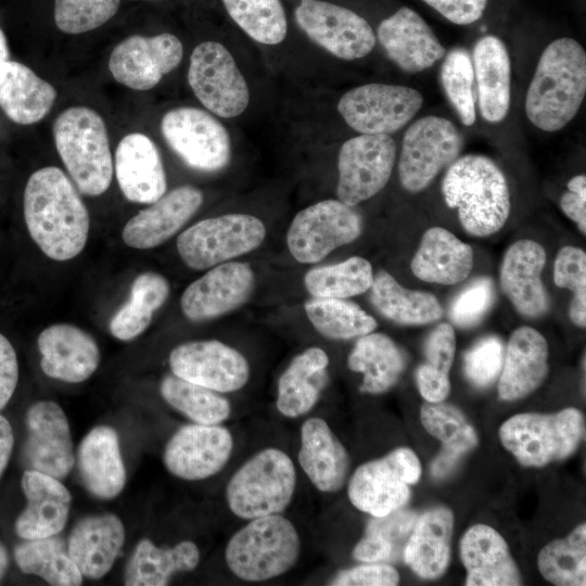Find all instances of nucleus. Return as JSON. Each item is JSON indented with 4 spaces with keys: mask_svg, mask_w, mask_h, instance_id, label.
I'll list each match as a JSON object with an SVG mask.
<instances>
[{
    "mask_svg": "<svg viewBox=\"0 0 586 586\" xmlns=\"http://www.w3.org/2000/svg\"><path fill=\"white\" fill-rule=\"evenodd\" d=\"M23 208L28 233L46 256L64 262L82 252L89 235V213L60 168L48 166L30 175Z\"/></svg>",
    "mask_w": 586,
    "mask_h": 586,
    "instance_id": "obj_1",
    "label": "nucleus"
},
{
    "mask_svg": "<svg viewBox=\"0 0 586 586\" xmlns=\"http://www.w3.org/2000/svg\"><path fill=\"white\" fill-rule=\"evenodd\" d=\"M586 93V52L562 37L543 51L525 97V113L538 129L555 132L577 114Z\"/></svg>",
    "mask_w": 586,
    "mask_h": 586,
    "instance_id": "obj_2",
    "label": "nucleus"
},
{
    "mask_svg": "<svg viewBox=\"0 0 586 586\" xmlns=\"http://www.w3.org/2000/svg\"><path fill=\"white\" fill-rule=\"evenodd\" d=\"M446 204L456 208L463 229L475 237L500 230L510 214L506 177L497 164L480 154L458 157L442 181Z\"/></svg>",
    "mask_w": 586,
    "mask_h": 586,
    "instance_id": "obj_3",
    "label": "nucleus"
},
{
    "mask_svg": "<svg viewBox=\"0 0 586 586\" xmlns=\"http://www.w3.org/2000/svg\"><path fill=\"white\" fill-rule=\"evenodd\" d=\"M302 539L294 523L282 513L249 520L228 540L225 561L244 582H266L290 572L297 563Z\"/></svg>",
    "mask_w": 586,
    "mask_h": 586,
    "instance_id": "obj_4",
    "label": "nucleus"
},
{
    "mask_svg": "<svg viewBox=\"0 0 586 586\" xmlns=\"http://www.w3.org/2000/svg\"><path fill=\"white\" fill-rule=\"evenodd\" d=\"M59 155L80 192L104 193L111 184L113 160L103 118L87 106L63 111L53 125Z\"/></svg>",
    "mask_w": 586,
    "mask_h": 586,
    "instance_id": "obj_5",
    "label": "nucleus"
},
{
    "mask_svg": "<svg viewBox=\"0 0 586 586\" xmlns=\"http://www.w3.org/2000/svg\"><path fill=\"white\" fill-rule=\"evenodd\" d=\"M297 486L291 457L277 447L260 449L244 461L226 486V501L237 518L251 520L284 512Z\"/></svg>",
    "mask_w": 586,
    "mask_h": 586,
    "instance_id": "obj_6",
    "label": "nucleus"
},
{
    "mask_svg": "<svg viewBox=\"0 0 586 586\" xmlns=\"http://www.w3.org/2000/svg\"><path fill=\"white\" fill-rule=\"evenodd\" d=\"M584 433V417L576 408L550 415H514L499 429L502 445L517 460L537 468L571 456Z\"/></svg>",
    "mask_w": 586,
    "mask_h": 586,
    "instance_id": "obj_7",
    "label": "nucleus"
},
{
    "mask_svg": "<svg viewBox=\"0 0 586 586\" xmlns=\"http://www.w3.org/2000/svg\"><path fill=\"white\" fill-rule=\"evenodd\" d=\"M265 237L259 218L235 213L198 221L178 235L176 245L188 267L204 270L254 251Z\"/></svg>",
    "mask_w": 586,
    "mask_h": 586,
    "instance_id": "obj_8",
    "label": "nucleus"
},
{
    "mask_svg": "<svg viewBox=\"0 0 586 586\" xmlns=\"http://www.w3.org/2000/svg\"><path fill=\"white\" fill-rule=\"evenodd\" d=\"M421 475L416 454L406 447L359 466L347 483L352 505L371 517H383L404 508L410 498L409 485Z\"/></svg>",
    "mask_w": 586,
    "mask_h": 586,
    "instance_id": "obj_9",
    "label": "nucleus"
},
{
    "mask_svg": "<svg viewBox=\"0 0 586 586\" xmlns=\"http://www.w3.org/2000/svg\"><path fill=\"white\" fill-rule=\"evenodd\" d=\"M463 146L461 132L454 123L440 116H424L406 130L398 163V176L405 190H424L444 168L453 164Z\"/></svg>",
    "mask_w": 586,
    "mask_h": 586,
    "instance_id": "obj_10",
    "label": "nucleus"
},
{
    "mask_svg": "<svg viewBox=\"0 0 586 586\" xmlns=\"http://www.w3.org/2000/svg\"><path fill=\"white\" fill-rule=\"evenodd\" d=\"M361 230V217L353 206L340 200H323L295 215L286 232V245L296 262L315 264L354 242Z\"/></svg>",
    "mask_w": 586,
    "mask_h": 586,
    "instance_id": "obj_11",
    "label": "nucleus"
},
{
    "mask_svg": "<svg viewBox=\"0 0 586 586\" xmlns=\"http://www.w3.org/2000/svg\"><path fill=\"white\" fill-rule=\"evenodd\" d=\"M188 82L204 107L217 116L237 117L249 105L246 80L231 53L219 42L204 41L194 48Z\"/></svg>",
    "mask_w": 586,
    "mask_h": 586,
    "instance_id": "obj_12",
    "label": "nucleus"
},
{
    "mask_svg": "<svg viewBox=\"0 0 586 586\" xmlns=\"http://www.w3.org/2000/svg\"><path fill=\"white\" fill-rule=\"evenodd\" d=\"M422 104V94L413 88L371 82L345 92L337 111L359 133L390 135L408 124Z\"/></svg>",
    "mask_w": 586,
    "mask_h": 586,
    "instance_id": "obj_13",
    "label": "nucleus"
},
{
    "mask_svg": "<svg viewBox=\"0 0 586 586\" xmlns=\"http://www.w3.org/2000/svg\"><path fill=\"white\" fill-rule=\"evenodd\" d=\"M161 131L169 148L191 168L214 173L231 158V141L225 126L209 113L191 106L164 114Z\"/></svg>",
    "mask_w": 586,
    "mask_h": 586,
    "instance_id": "obj_14",
    "label": "nucleus"
},
{
    "mask_svg": "<svg viewBox=\"0 0 586 586\" xmlns=\"http://www.w3.org/2000/svg\"><path fill=\"white\" fill-rule=\"evenodd\" d=\"M395 160L390 135L361 133L345 141L337 156V200L356 206L375 195L390 180Z\"/></svg>",
    "mask_w": 586,
    "mask_h": 586,
    "instance_id": "obj_15",
    "label": "nucleus"
},
{
    "mask_svg": "<svg viewBox=\"0 0 586 586\" xmlns=\"http://www.w3.org/2000/svg\"><path fill=\"white\" fill-rule=\"evenodd\" d=\"M294 15L310 40L339 59H361L375 46L369 23L347 8L322 0H301Z\"/></svg>",
    "mask_w": 586,
    "mask_h": 586,
    "instance_id": "obj_16",
    "label": "nucleus"
},
{
    "mask_svg": "<svg viewBox=\"0 0 586 586\" xmlns=\"http://www.w3.org/2000/svg\"><path fill=\"white\" fill-rule=\"evenodd\" d=\"M168 361L173 374L221 394L243 388L251 375L245 356L218 340L179 344Z\"/></svg>",
    "mask_w": 586,
    "mask_h": 586,
    "instance_id": "obj_17",
    "label": "nucleus"
},
{
    "mask_svg": "<svg viewBox=\"0 0 586 586\" xmlns=\"http://www.w3.org/2000/svg\"><path fill=\"white\" fill-rule=\"evenodd\" d=\"M234 447L231 432L220 424L191 423L167 442L163 461L167 471L186 481L208 479L228 463Z\"/></svg>",
    "mask_w": 586,
    "mask_h": 586,
    "instance_id": "obj_18",
    "label": "nucleus"
},
{
    "mask_svg": "<svg viewBox=\"0 0 586 586\" xmlns=\"http://www.w3.org/2000/svg\"><path fill=\"white\" fill-rule=\"evenodd\" d=\"M182 55V43L173 34L164 33L151 37L132 35L113 49L109 69L120 85L145 91L174 71L180 64Z\"/></svg>",
    "mask_w": 586,
    "mask_h": 586,
    "instance_id": "obj_19",
    "label": "nucleus"
},
{
    "mask_svg": "<svg viewBox=\"0 0 586 586\" xmlns=\"http://www.w3.org/2000/svg\"><path fill=\"white\" fill-rule=\"evenodd\" d=\"M26 440L23 460L27 469L64 479L75 463L67 417L52 400L33 404L25 418Z\"/></svg>",
    "mask_w": 586,
    "mask_h": 586,
    "instance_id": "obj_20",
    "label": "nucleus"
},
{
    "mask_svg": "<svg viewBox=\"0 0 586 586\" xmlns=\"http://www.w3.org/2000/svg\"><path fill=\"white\" fill-rule=\"evenodd\" d=\"M254 283L250 264L230 260L219 264L186 288L180 297L181 310L192 322L218 318L245 304Z\"/></svg>",
    "mask_w": 586,
    "mask_h": 586,
    "instance_id": "obj_21",
    "label": "nucleus"
},
{
    "mask_svg": "<svg viewBox=\"0 0 586 586\" xmlns=\"http://www.w3.org/2000/svg\"><path fill=\"white\" fill-rule=\"evenodd\" d=\"M377 35L388 59L409 74L430 68L446 54L431 27L408 7L384 18Z\"/></svg>",
    "mask_w": 586,
    "mask_h": 586,
    "instance_id": "obj_22",
    "label": "nucleus"
},
{
    "mask_svg": "<svg viewBox=\"0 0 586 586\" xmlns=\"http://www.w3.org/2000/svg\"><path fill=\"white\" fill-rule=\"evenodd\" d=\"M202 203L203 194L198 188H175L131 217L123 228L122 239L132 249L156 247L178 232Z\"/></svg>",
    "mask_w": 586,
    "mask_h": 586,
    "instance_id": "obj_23",
    "label": "nucleus"
},
{
    "mask_svg": "<svg viewBox=\"0 0 586 586\" xmlns=\"http://www.w3.org/2000/svg\"><path fill=\"white\" fill-rule=\"evenodd\" d=\"M40 367L49 378L68 383L89 379L100 364L99 346L91 334L77 326L55 323L37 339Z\"/></svg>",
    "mask_w": 586,
    "mask_h": 586,
    "instance_id": "obj_24",
    "label": "nucleus"
},
{
    "mask_svg": "<svg viewBox=\"0 0 586 586\" xmlns=\"http://www.w3.org/2000/svg\"><path fill=\"white\" fill-rule=\"evenodd\" d=\"M297 460L313 486L321 493H336L347 482L351 467L348 453L328 422L320 417H311L303 422Z\"/></svg>",
    "mask_w": 586,
    "mask_h": 586,
    "instance_id": "obj_25",
    "label": "nucleus"
},
{
    "mask_svg": "<svg viewBox=\"0 0 586 586\" xmlns=\"http://www.w3.org/2000/svg\"><path fill=\"white\" fill-rule=\"evenodd\" d=\"M114 167L118 186L130 202L151 204L166 193L162 157L154 142L145 135L132 132L119 141Z\"/></svg>",
    "mask_w": 586,
    "mask_h": 586,
    "instance_id": "obj_26",
    "label": "nucleus"
},
{
    "mask_svg": "<svg viewBox=\"0 0 586 586\" xmlns=\"http://www.w3.org/2000/svg\"><path fill=\"white\" fill-rule=\"evenodd\" d=\"M21 484L27 505L15 521L16 534L23 539L58 535L69 515V491L60 479L29 469L23 473Z\"/></svg>",
    "mask_w": 586,
    "mask_h": 586,
    "instance_id": "obj_27",
    "label": "nucleus"
},
{
    "mask_svg": "<svg viewBox=\"0 0 586 586\" xmlns=\"http://www.w3.org/2000/svg\"><path fill=\"white\" fill-rule=\"evenodd\" d=\"M546 263L544 247L533 240H520L507 250L500 266V285L515 310L528 318L543 316L549 306L542 282Z\"/></svg>",
    "mask_w": 586,
    "mask_h": 586,
    "instance_id": "obj_28",
    "label": "nucleus"
},
{
    "mask_svg": "<svg viewBox=\"0 0 586 586\" xmlns=\"http://www.w3.org/2000/svg\"><path fill=\"white\" fill-rule=\"evenodd\" d=\"M125 527L113 513L89 515L76 523L67 539V552L84 577L106 575L120 553Z\"/></svg>",
    "mask_w": 586,
    "mask_h": 586,
    "instance_id": "obj_29",
    "label": "nucleus"
},
{
    "mask_svg": "<svg viewBox=\"0 0 586 586\" xmlns=\"http://www.w3.org/2000/svg\"><path fill=\"white\" fill-rule=\"evenodd\" d=\"M460 558L467 570L468 586H517L520 571L504 537L493 527L476 524L460 542Z\"/></svg>",
    "mask_w": 586,
    "mask_h": 586,
    "instance_id": "obj_30",
    "label": "nucleus"
},
{
    "mask_svg": "<svg viewBox=\"0 0 586 586\" xmlns=\"http://www.w3.org/2000/svg\"><path fill=\"white\" fill-rule=\"evenodd\" d=\"M548 374V344L542 333L523 326L511 334L504 355L498 395L504 400L523 398L538 388Z\"/></svg>",
    "mask_w": 586,
    "mask_h": 586,
    "instance_id": "obj_31",
    "label": "nucleus"
},
{
    "mask_svg": "<svg viewBox=\"0 0 586 586\" xmlns=\"http://www.w3.org/2000/svg\"><path fill=\"white\" fill-rule=\"evenodd\" d=\"M77 464L85 487L101 499L118 496L126 484V470L118 435L107 425L93 428L80 442Z\"/></svg>",
    "mask_w": 586,
    "mask_h": 586,
    "instance_id": "obj_32",
    "label": "nucleus"
},
{
    "mask_svg": "<svg viewBox=\"0 0 586 586\" xmlns=\"http://www.w3.org/2000/svg\"><path fill=\"white\" fill-rule=\"evenodd\" d=\"M479 106L488 123L504 120L510 109L511 62L505 43L487 35L477 40L472 56Z\"/></svg>",
    "mask_w": 586,
    "mask_h": 586,
    "instance_id": "obj_33",
    "label": "nucleus"
},
{
    "mask_svg": "<svg viewBox=\"0 0 586 586\" xmlns=\"http://www.w3.org/2000/svg\"><path fill=\"white\" fill-rule=\"evenodd\" d=\"M410 267L422 281L454 285L470 275L473 251L447 229L433 227L423 233Z\"/></svg>",
    "mask_w": 586,
    "mask_h": 586,
    "instance_id": "obj_34",
    "label": "nucleus"
},
{
    "mask_svg": "<svg viewBox=\"0 0 586 586\" xmlns=\"http://www.w3.org/2000/svg\"><path fill=\"white\" fill-rule=\"evenodd\" d=\"M56 90L23 63H0V107L20 125L41 120L51 110Z\"/></svg>",
    "mask_w": 586,
    "mask_h": 586,
    "instance_id": "obj_35",
    "label": "nucleus"
},
{
    "mask_svg": "<svg viewBox=\"0 0 586 586\" xmlns=\"http://www.w3.org/2000/svg\"><path fill=\"white\" fill-rule=\"evenodd\" d=\"M453 512L445 507L432 508L417 518L405 546L403 560L420 577H440L450 560Z\"/></svg>",
    "mask_w": 586,
    "mask_h": 586,
    "instance_id": "obj_36",
    "label": "nucleus"
},
{
    "mask_svg": "<svg viewBox=\"0 0 586 586\" xmlns=\"http://www.w3.org/2000/svg\"><path fill=\"white\" fill-rule=\"evenodd\" d=\"M200 559V549L191 540H182L173 547H158L143 538L126 564L124 583L127 586H164L176 573L193 571Z\"/></svg>",
    "mask_w": 586,
    "mask_h": 586,
    "instance_id": "obj_37",
    "label": "nucleus"
},
{
    "mask_svg": "<svg viewBox=\"0 0 586 586\" xmlns=\"http://www.w3.org/2000/svg\"><path fill=\"white\" fill-rule=\"evenodd\" d=\"M329 366L327 353L311 346L296 355L278 380L276 406L286 418L307 415L318 403L319 375Z\"/></svg>",
    "mask_w": 586,
    "mask_h": 586,
    "instance_id": "obj_38",
    "label": "nucleus"
},
{
    "mask_svg": "<svg viewBox=\"0 0 586 586\" xmlns=\"http://www.w3.org/2000/svg\"><path fill=\"white\" fill-rule=\"evenodd\" d=\"M347 366L364 375L360 392L378 395L397 383L405 368V357L390 336L370 332L357 340L348 355Z\"/></svg>",
    "mask_w": 586,
    "mask_h": 586,
    "instance_id": "obj_39",
    "label": "nucleus"
},
{
    "mask_svg": "<svg viewBox=\"0 0 586 586\" xmlns=\"http://www.w3.org/2000/svg\"><path fill=\"white\" fill-rule=\"evenodd\" d=\"M370 290L373 306L385 318L398 324H426L443 315V308L433 294L406 289L385 270L374 275Z\"/></svg>",
    "mask_w": 586,
    "mask_h": 586,
    "instance_id": "obj_40",
    "label": "nucleus"
},
{
    "mask_svg": "<svg viewBox=\"0 0 586 586\" xmlns=\"http://www.w3.org/2000/svg\"><path fill=\"white\" fill-rule=\"evenodd\" d=\"M170 292L167 279L157 272L145 271L132 282L128 301L110 321V331L120 341H131L150 326L154 313L161 308Z\"/></svg>",
    "mask_w": 586,
    "mask_h": 586,
    "instance_id": "obj_41",
    "label": "nucleus"
},
{
    "mask_svg": "<svg viewBox=\"0 0 586 586\" xmlns=\"http://www.w3.org/2000/svg\"><path fill=\"white\" fill-rule=\"evenodd\" d=\"M14 559L26 574L41 577L54 586H78L82 574L67 552V545L58 535L24 539L14 549Z\"/></svg>",
    "mask_w": 586,
    "mask_h": 586,
    "instance_id": "obj_42",
    "label": "nucleus"
},
{
    "mask_svg": "<svg viewBox=\"0 0 586 586\" xmlns=\"http://www.w3.org/2000/svg\"><path fill=\"white\" fill-rule=\"evenodd\" d=\"M164 400L193 423L220 424L231 415L230 402L221 393L183 380L165 375L160 384Z\"/></svg>",
    "mask_w": 586,
    "mask_h": 586,
    "instance_id": "obj_43",
    "label": "nucleus"
},
{
    "mask_svg": "<svg viewBox=\"0 0 586 586\" xmlns=\"http://www.w3.org/2000/svg\"><path fill=\"white\" fill-rule=\"evenodd\" d=\"M309 322L330 340H351L373 332L375 319L346 298L311 297L304 304Z\"/></svg>",
    "mask_w": 586,
    "mask_h": 586,
    "instance_id": "obj_44",
    "label": "nucleus"
},
{
    "mask_svg": "<svg viewBox=\"0 0 586 586\" xmlns=\"http://www.w3.org/2000/svg\"><path fill=\"white\" fill-rule=\"evenodd\" d=\"M373 277L372 266L366 258L352 256L337 264L309 269L303 282L311 297L348 298L370 290Z\"/></svg>",
    "mask_w": 586,
    "mask_h": 586,
    "instance_id": "obj_45",
    "label": "nucleus"
},
{
    "mask_svg": "<svg viewBox=\"0 0 586 586\" xmlns=\"http://www.w3.org/2000/svg\"><path fill=\"white\" fill-rule=\"evenodd\" d=\"M537 564L544 578L553 585H586V524L547 544L538 553Z\"/></svg>",
    "mask_w": 586,
    "mask_h": 586,
    "instance_id": "obj_46",
    "label": "nucleus"
},
{
    "mask_svg": "<svg viewBox=\"0 0 586 586\" xmlns=\"http://www.w3.org/2000/svg\"><path fill=\"white\" fill-rule=\"evenodd\" d=\"M455 351L454 328L447 322L440 323L425 341V361L417 370L418 387L426 402H443L449 395Z\"/></svg>",
    "mask_w": 586,
    "mask_h": 586,
    "instance_id": "obj_47",
    "label": "nucleus"
},
{
    "mask_svg": "<svg viewBox=\"0 0 586 586\" xmlns=\"http://www.w3.org/2000/svg\"><path fill=\"white\" fill-rule=\"evenodd\" d=\"M234 23L253 40L278 44L286 36L288 22L281 0H222Z\"/></svg>",
    "mask_w": 586,
    "mask_h": 586,
    "instance_id": "obj_48",
    "label": "nucleus"
},
{
    "mask_svg": "<svg viewBox=\"0 0 586 586\" xmlns=\"http://www.w3.org/2000/svg\"><path fill=\"white\" fill-rule=\"evenodd\" d=\"M420 418L424 429L442 442L445 451L461 458L477 445L475 430L455 406L426 402Z\"/></svg>",
    "mask_w": 586,
    "mask_h": 586,
    "instance_id": "obj_49",
    "label": "nucleus"
},
{
    "mask_svg": "<svg viewBox=\"0 0 586 586\" xmlns=\"http://www.w3.org/2000/svg\"><path fill=\"white\" fill-rule=\"evenodd\" d=\"M441 78L445 93L464 126L476 119L473 92L474 69L472 59L463 48H455L444 56Z\"/></svg>",
    "mask_w": 586,
    "mask_h": 586,
    "instance_id": "obj_50",
    "label": "nucleus"
},
{
    "mask_svg": "<svg viewBox=\"0 0 586 586\" xmlns=\"http://www.w3.org/2000/svg\"><path fill=\"white\" fill-rule=\"evenodd\" d=\"M553 281L573 292L569 316L579 328L586 326V253L575 246L562 247L556 257Z\"/></svg>",
    "mask_w": 586,
    "mask_h": 586,
    "instance_id": "obj_51",
    "label": "nucleus"
},
{
    "mask_svg": "<svg viewBox=\"0 0 586 586\" xmlns=\"http://www.w3.org/2000/svg\"><path fill=\"white\" fill-rule=\"evenodd\" d=\"M120 0H54V22L66 34L93 30L110 21Z\"/></svg>",
    "mask_w": 586,
    "mask_h": 586,
    "instance_id": "obj_52",
    "label": "nucleus"
},
{
    "mask_svg": "<svg viewBox=\"0 0 586 586\" xmlns=\"http://www.w3.org/2000/svg\"><path fill=\"white\" fill-rule=\"evenodd\" d=\"M505 349L497 336H486L475 343L464 355L463 368L467 378L475 386L485 387L500 374Z\"/></svg>",
    "mask_w": 586,
    "mask_h": 586,
    "instance_id": "obj_53",
    "label": "nucleus"
},
{
    "mask_svg": "<svg viewBox=\"0 0 586 586\" xmlns=\"http://www.w3.org/2000/svg\"><path fill=\"white\" fill-rule=\"evenodd\" d=\"M494 298L493 281L489 278H480L456 296L449 308V317L458 327H472L484 317Z\"/></svg>",
    "mask_w": 586,
    "mask_h": 586,
    "instance_id": "obj_54",
    "label": "nucleus"
},
{
    "mask_svg": "<svg viewBox=\"0 0 586 586\" xmlns=\"http://www.w3.org/2000/svg\"><path fill=\"white\" fill-rule=\"evenodd\" d=\"M418 514L413 510L397 509L383 517H372L366 527L393 551L395 560L403 559L405 546L413 530Z\"/></svg>",
    "mask_w": 586,
    "mask_h": 586,
    "instance_id": "obj_55",
    "label": "nucleus"
},
{
    "mask_svg": "<svg viewBox=\"0 0 586 586\" xmlns=\"http://www.w3.org/2000/svg\"><path fill=\"white\" fill-rule=\"evenodd\" d=\"M399 583L397 570L382 562H367L336 573L328 583L332 586H395Z\"/></svg>",
    "mask_w": 586,
    "mask_h": 586,
    "instance_id": "obj_56",
    "label": "nucleus"
},
{
    "mask_svg": "<svg viewBox=\"0 0 586 586\" xmlns=\"http://www.w3.org/2000/svg\"><path fill=\"white\" fill-rule=\"evenodd\" d=\"M446 20L457 25H469L480 20L488 0H422Z\"/></svg>",
    "mask_w": 586,
    "mask_h": 586,
    "instance_id": "obj_57",
    "label": "nucleus"
},
{
    "mask_svg": "<svg viewBox=\"0 0 586 586\" xmlns=\"http://www.w3.org/2000/svg\"><path fill=\"white\" fill-rule=\"evenodd\" d=\"M18 382V360L11 342L0 333V410L11 399Z\"/></svg>",
    "mask_w": 586,
    "mask_h": 586,
    "instance_id": "obj_58",
    "label": "nucleus"
},
{
    "mask_svg": "<svg viewBox=\"0 0 586 586\" xmlns=\"http://www.w3.org/2000/svg\"><path fill=\"white\" fill-rule=\"evenodd\" d=\"M568 192L560 200L563 213L586 233V177L577 175L568 182Z\"/></svg>",
    "mask_w": 586,
    "mask_h": 586,
    "instance_id": "obj_59",
    "label": "nucleus"
},
{
    "mask_svg": "<svg viewBox=\"0 0 586 586\" xmlns=\"http://www.w3.org/2000/svg\"><path fill=\"white\" fill-rule=\"evenodd\" d=\"M14 446V436L9 420L0 415V477L3 474Z\"/></svg>",
    "mask_w": 586,
    "mask_h": 586,
    "instance_id": "obj_60",
    "label": "nucleus"
},
{
    "mask_svg": "<svg viewBox=\"0 0 586 586\" xmlns=\"http://www.w3.org/2000/svg\"><path fill=\"white\" fill-rule=\"evenodd\" d=\"M460 457L442 450L432 463L431 471L436 477L448 474L455 468Z\"/></svg>",
    "mask_w": 586,
    "mask_h": 586,
    "instance_id": "obj_61",
    "label": "nucleus"
},
{
    "mask_svg": "<svg viewBox=\"0 0 586 586\" xmlns=\"http://www.w3.org/2000/svg\"><path fill=\"white\" fill-rule=\"evenodd\" d=\"M10 52L7 37L0 27V63L9 60Z\"/></svg>",
    "mask_w": 586,
    "mask_h": 586,
    "instance_id": "obj_62",
    "label": "nucleus"
},
{
    "mask_svg": "<svg viewBox=\"0 0 586 586\" xmlns=\"http://www.w3.org/2000/svg\"><path fill=\"white\" fill-rule=\"evenodd\" d=\"M9 565V556L4 545L0 542V579L5 574Z\"/></svg>",
    "mask_w": 586,
    "mask_h": 586,
    "instance_id": "obj_63",
    "label": "nucleus"
}]
</instances>
